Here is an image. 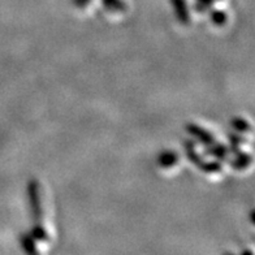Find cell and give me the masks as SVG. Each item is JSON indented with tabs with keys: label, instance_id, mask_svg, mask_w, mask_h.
<instances>
[{
	"label": "cell",
	"instance_id": "obj_1",
	"mask_svg": "<svg viewBox=\"0 0 255 255\" xmlns=\"http://www.w3.org/2000/svg\"><path fill=\"white\" fill-rule=\"evenodd\" d=\"M184 148L186 160L210 181H222L231 172L225 134L206 121L186 125Z\"/></svg>",
	"mask_w": 255,
	"mask_h": 255
},
{
	"label": "cell",
	"instance_id": "obj_2",
	"mask_svg": "<svg viewBox=\"0 0 255 255\" xmlns=\"http://www.w3.org/2000/svg\"><path fill=\"white\" fill-rule=\"evenodd\" d=\"M27 199L31 225L20 237L22 255H52L57 244V228L54 197L48 185L40 178L30 180Z\"/></svg>",
	"mask_w": 255,
	"mask_h": 255
},
{
	"label": "cell",
	"instance_id": "obj_3",
	"mask_svg": "<svg viewBox=\"0 0 255 255\" xmlns=\"http://www.w3.org/2000/svg\"><path fill=\"white\" fill-rule=\"evenodd\" d=\"M229 169L236 175H249L254 168V123L246 115L231 119L228 134Z\"/></svg>",
	"mask_w": 255,
	"mask_h": 255
},
{
	"label": "cell",
	"instance_id": "obj_4",
	"mask_svg": "<svg viewBox=\"0 0 255 255\" xmlns=\"http://www.w3.org/2000/svg\"><path fill=\"white\" fill-rule=\"evenodd\" d=\"M72 4L81 16L98 17L111 24L123 22L133 12V0H72Z\"/></svg>",
	"mask_w": 255,
	"mask_h": 255
},
{
	"label": "cell",
	"instance_id": "obj_5",
	"mask_svg": "<svg viewBox=\"0 0 255 255\" xmlns=\"http://www.w3.org/2000/svg\"><path fill=\"white\" fill-rule=\"evenodd\" d=\"M201 22H206L212 30H224L233 22L235 12L232 0H191Z\"/></svg>",
	"mask_w": 255,
	"mask_h": 255
},
{
	"label": "cell",
	"instance_id": "obj_6",
	"mask_svg": "<svg viewBox=\"0 0 255 255\" xmlns=\"http://www.w3.org/2000/svg\"><path fill=\"white\" fill-rule=\"evenodd\" d=\"M184 152H180L175 148H167L160 151L156 158V169L159 175L164 177H175L184 171L185 167Z\"/></svg>",
	"mask_w": 255,
	"mask_h": 255
},
{
	"label": "cell",
	"instance_id": "obj_7",
	"mask_svg": "<svg viewBox=\"0 0 255 255\" xmlns=\"http://www.w3.org/2000/svg\"><path fill=\"white\" fill-rule=\"evenodd\" d=\"M176 20L185 27H194L201 24L191 0H169Z\"/></svg>",
	"mask_w": 255,
	"mask_h": 255
},
{
	"label": "cell",
	"instance_id": "obj_8",
	"mask_svg": "<svg viewBox=\"0 0 255 255\" xmlns=\"http://www.w3.org/2000/svg\"><path fill=\"white\" fill-rule=\"evenodd\" d=\"M227 255H254V250L253 248H246L242 249L241 252H231Z\"/></svg>",
	"mask_w": 255,
	"mask_h": 255
}]
</instances>
